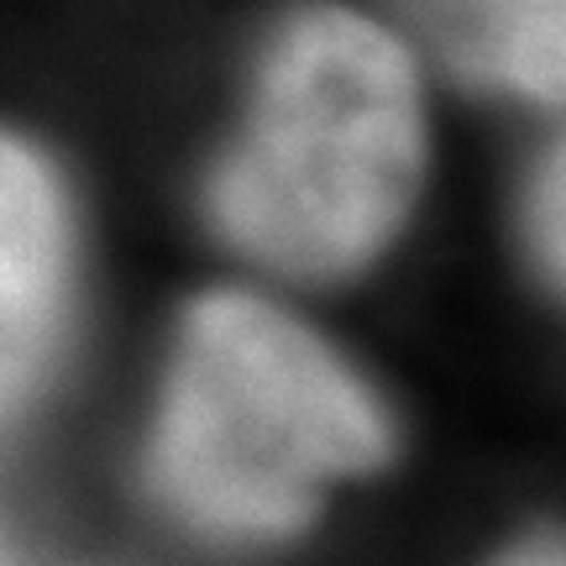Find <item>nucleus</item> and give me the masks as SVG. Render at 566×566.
I'll return each mask as SVG.
<instances>
[{
  "label": "nucleus",
  "instance_id": "2",
  "mask_svg": "<svg viewBox=\"0 0 566 566\" xmlns=\"http://www.w3.org/2000/svg\"><path fill=\"white\" fill-rule=\"evenodd\" d=\"M388 457L367 388L273 304L216 294L189 315L153 446V483L231 541L289 535L331 478Z\"/></svg>",
  "mask_w": 566,
  "mask_h": 566
},
{
  "label": "nucleus",
  "instance_id": "5",
  "mask_svg": "<svg viewBox=\"0 0 566 566\" xmlns=\"http://www.w3.org/2000/svg\"><path fill=\"white\" fill-rule=\"evenodd\" d=\"M535 242H541V258L551 273H562V158L556 153L535 184Z\"/></svg>",
  "mask_w": 566,
  "mask_h": 566
},
{
  "label": "nucleus",
  "instance_id": "4",
  "mask_svg": "<svg viewBox=\"0 0 566 566\" xmlns=\"http://www.w3.org/2000/svg\"><path fill=\"white\" fill-rule=\"evenodd\" d=\"M441 32L451 59L472 74L525 90L535 101L562 95V0H415Z\"/></svg>",
  "mask_w": 566,
  "mask_h": 566
},
{
  "label": "nucleus",
  "instance_id": "6",
  "mask_svg": "<svg viewBox=\"0 0 566 566\" xmlns=\"http://www.w3.org/2000/svg\"><path fill=\"white\" fill-rule=\"evenodd\" d=\"M509 566H562V551H556V546H535V551H525L520 562H509Z\"/></svg>",
  "mask_w": 566,
  "mask_h": 566
},
{
  "label": "nucleus",
  "instance_id": "1",
  "mask_svg": "<svg viewBox=\"0 0 566 566\" xmlns=\"http://www.w3.org/2000/svg\"><path fill=\"white\" fill-rule=\"evenodd\" d=\"M424 105L415 59L346 6H304L263 53L242 142L210 216L247 258L336 279L388 247L420 195Z\"/></svg>",
  "mask_w": 566,
  "mask_h": 566
},
{
  "label": "nucleus",
  "instance_id": "3",
  "mask_svg": "<svg viewBox=\"0 0 566 566\" xmlns=\"http://www.w3.org/2000/svg\"><path fill=\"white\" fill-rule=\"evenodd\" d=\"M69 294V200L27 142L0 132V415L27 399Z\"/></svg>",
  "mask_w": 566,
  "mask_h": 566
}]
</instances>
